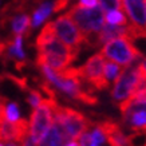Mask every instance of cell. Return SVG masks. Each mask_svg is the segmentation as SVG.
Here are the masks:
<instances>
[{"instance_id": "27", "label": "cell", "mask_w": 146, "mask_h": 146, "mask_svg": "<svg viewBox=\"0 0 146 146\" xmlns=\"http://www.w3.org/2000/svg\"><path fill=\"white\" fill-rule=\"evenodd\" d=\"M5 146H19L18 142H7V145Z\"/></svg>"}, {"instance_id": "22", "label": "cell", "mask_w": 146, "mask_h": 146, "mask_svg": "<svg viewBox=\"0 0 146 146\" xmlns=\"http://www.w3.org/2000/svg\"><path fill=\"white\" fill-rule=\"evenodd\" d=\"M78 139H79V143H78L79 146H91V137H90L89 130H87V131H84V133L82 134Z\"/></svg>"}, {"instance_id": "25", "label": "cell", "mask_w": 146, "mask_h": 146, "mask_svg": "<svg viewBox=\"0 0 146 146\" xmlns=\"http://www.w3.org/2000/svg\"><path fill=\"white\" fill-rule=\"evenodd\" d=\"M22 146H36V142L32 141V138L30 137V135H27V137L23 139Z\"/></svg>"}, {"instance_id": "16", "label": "cell", "mask_w": 146, "mask_h": 146, "mask_svg": "<svg viewBox=\"0 0 146 146\" xmlns=\"http://www.w3.org/2000/svg\"><path fill=\"white\" fill-rule=\"evenodd\" d=\"M31 26V20L27 15H20L16 16L12 22V30L15 32V35H22L26 31H28V28Z\"/></svg>"}, {"instance_id": "3", "label": "cell", "mask_w": 146, "mask_h": 146, "mask_svg": "<svg viewBox=\"0 0 146 146\" xmlns=\"http://www.w3.org/2000/svg\"><path fill=\"white\" fill-rule=\"evenodd\" d=\"M67 15L84 35L87 44L95 46V36L105 24V13L101 5H97L94 8H83L76 4L68 9Z\"/></svg>"}, {"instance_id": "31", "label": "cell", "mask_w": 146, "mask_h": 146, "mask_svg": "<svg viewBox=\"0 0 146 146\" xmlns=\"http://www.w3.org/2000/svg\"><path fill=\"white\" fill-rule=\"evenodd\" d=\"M145 146H146V142H145Z\"/></svg>"}, {"instance_id": "10", "label": "cell", "mask_w": 146, "mask_h": 146, "mask_svg": "<svg viewBox=\"0 0 146 146\" xmlns=\"http://www.w3.org/2000/svg\"><path fill=\"white\" fill-rule=\"evenodd\" d=\"M79 72L83 82H87L95 90H103L109 86V82L105 76V58L101 52L94 54L87 59L82 67H79Z\"/></svg>"}, {"instance_id": "30", "label": "cell", "mask_w": 146, "mask_h": 146, "mask_svg": "<svg viewBox=\"0 0 146 146\" xmlns=\"http://www.w3.org/2000/svg\"><path fill=\"white\" fill-rule=\"evenodd\" d=\"M94 146H101V145H94Z\"/></svg>"}, {"instance_id": "18", "label": "cell", "mask_w": 146, "mask_h": 146, "mask_svg": "<svg viewBox=\"0 0 146 146\" xmlns=\"http://www.w3.org/2000/svg\"><path fill=\"white\" fill-rule=\"evenodd\" d=\"M121 71H122V68H121L119 64H117V63L114 62H109L105 63V76H106V80L110 83V82H113L114 83V80L119 76Z\"/></svg>"}, {"instance_id": "19", "label": "cell", "mask_w": 146, "mask_h": 146, "mask_svg": "<svg viewBox=\"0 0 146 146\" xmlns=\"http://www.w3.org/2000/svg\"><path fill=\"white\" fill-rule=\"evenodd\" d=\"M90 137H91V146L101 145V143H103V142L106 141V138H105L103 133L101 131V129L98 127V126H95V127L90 131Z\"/></svg>"}, {"instance_id": "24", "label": "cell", "mask_w": 146, "mask_h": 146, "mask_svg": "<svg viewBox=\"0 0 146 146\" xmlns=\"http://www.w3.org/2000/svg\"><path fill=\"white\" fill-rule=\"evenodd\" d=\"M78 5L83 8H94L98 5V0H79Z\"/></svg>"}, {"instance_id": "4", "label": "cell", "mask_w": 146, "mask_h": 146, "mask_svg": "<svg viewBox=\"0 0 146 146\" xmlns=\"http://www.w3.org/2000/svg\"><path fill=\"white\" fill-rule=\"evenodd\" d=\"M101 54L110 62L123 67L131 66L137 59L141 58V52L134 46L133 39H130L129 36H118L106 42Z\"/></svg>"}, {"instance_id": "28", "label": "cell", "mask_w": 146, "mask_h": 146, "mask_svg": "<svg viewBox=\"0 0 146 146\" xmlns=\"http://www.w3.org/2000/svg\"><path fill=\"white\" fill-rule=\"evenodd\" d=\"M66 146H79V145H78V143H76L75 141H71V142H68V143H67Z\"/></svg>"}, {"instance_id": "9", "label": "cell", "mask_w": 146, "mask_h": 146, "mask_svg": "<svg viewBox=\"0 0 146 146\" xmlns=\"http://www.w3.org/2000/svg\"><path fill=\"white\" fill-rule=\"evenodd\" d=\"M139 78H141V70H139L138 64L125 67L123 70L121 71L119 76L114 80V86L111 90L113 101L121 105L122 102L129 99L133 95Z\"/></svg>"}, {"instance_id": "17", "label": "cell", "mask_w": 146, "mask_h": 146, "mask_svg": "<svg viewBox=\"0 0 146 146\" xmlns=\"http://www.w3.org/2000/svg\"><path fill=\"white\" fill-rule=\"evenodd\" d=\"M106 22L111 26H126L129 24L127 19L123 15L121 9H115V11H109L106 15Z\"/></svg>"}, {"instance_id": "14", "label": "cell", "mask_w": 146, "mask_h": 146, "mask_svg": "<svg viewBox=\"0 0 146 146\" xmlns=\"http://www.w3.org/2000/svg\"><path fill=\"white\" fill-rule=\"evenodd\" d=\"M68 141H70V138L67 137L62 126L54 121L52 125L47 130V133L43 135V138L38 143L39 146H66Z\"/></svg>"}, {"instance_id": "2", "label": "cell", "mask_w": 146, "mask_h": 146, "mask_svg": "<svg viewBox=\"0 0 146 146\" xmlns=\"http://www.w3.org/2000/svg\"><path fill=\"white\" fill-rule=\"evenodd\" d=\"M42 68L43 75L47 78L50 83L54 87L59 89L62 93L67 94V97L78 99V101L87 103V105H95L98 102L97 97L93 93H89L87 90H83V80L80 76L79 67L75 68H66L63 71H54L46 64L39 66Z\"/></svg>"}, {"instance_id": "7", "label": "cell", "mask_w": 146, "mask_h": 146, "mask_svg": "<svg viewBox=\"0 0 146 146\" xmlns=\"http://www.w3.org/2000/svg\"><path fill=\"white\" fill-rule=\"evenodd\" d=\"M56 102L55 99H43L39 106L34 109L31 114V121H30V126H28V135L32 138L34 142H38L43 138L50 126L54 122V105Z\"/></svg>"}, {"instance_id": "8", "label": "cell", "mask_w": 146, "mask_h": 146, "mask_svg": "<svg viewBox=\"0 0 146 146\" xmlns=\"http://www.w3.org/2000/svg\"><path fill=\"white\" fill-rule=\"evenodd\" d=\"M51 27H52L54 35L70 48L75 50L76 52H79L82 44H87L84 35L67 13L58 18L55 22H51Z\"/></svg>"}, {"instance_id": "6", "label": "cell", "mask_w": 146, "mask_h": 146, "mask_svg": "<svg viewBox=\"0 0 146 146\" xmlns=\"http://www.w3.org/2000/svg\"><path fill=\"white\" fill-rule=\"evenodd\" d=\"M54 121L62 126L67 137L71 139H78V138L87 131L90 127V121L84 117L82 113L74 110L71 107L59 106L58 103L54 105Z\"/></svg>"}, {"instance_id": "5", "label": "cell", "mask_w": 146, "mask_h": 146, "mask_svg": "<svg viewBox=\"0 0 146 146\" xmlns=\"http://www.w3.org/2000/svg\"><path fill=\"white\" fill-rule=\"evenodd\" d=\"M122 122L130 137H137L146 133V99L129 98L119 105Z\"/></svg>"}, {"instance_id": "29", "label": "cell", "mask_w": 146, "mask_h": 146, "mask_svg": "<svg viewBox=\"0 0 146 146\" xmlns=\"http://www.w3.org/2000/svg\"><path fill=\"white\" fill-rule=\"evenodd\" d=\"M0 146H4V145H3V143H1V142H0Z\"/></svg>"}, {"instance_id": "21", "label": "cell", "mask_w": 146, "mask_h": 146, "mask_svg": "<svg viewBox=\"0 0 146 146\" xmlns=\"http://www.w3.org/2000/svg\"><path fill=\"white\" fill-rule=\"evenodd\" d=\"M43 99H44V98L42 97V94L38 93V91H35V90H30V91H28L27 101H28V103H30V105H31L34 109H35L36 106H39Z\"/></svg>"}, {"instance_id": "23", "label": "cell", "mask_w": 146, "mask_h": 146, "mask_svg": "<svg viewBox=\"0 0 146 146\" xmlns=\"http://www.w3.org/2000/svg\"><path fill=\"white\" fill-rule=\"evenodd\" d=\"M68 0H56L55 3H52V12H59L62 9H66Z\"/></svg>"}, {"instance_id": "12", "label": "cell", "mask_w": 146, "mask_h": 146, "mask_svg": "<svg viewBox=\"0 0 146 146\" xmlns=\"http://www.w3.org/2000/svg\"><path fill=\"white\" fill-rule=\"evenodd\" d=\"M28 135V123L26 119H20L16 122L0 118V141L4 142H20Z\"/></svg>"}, {"instance_id": "26", "label": "cell", "mask_w": 146, "mask_h": 146, "mask_svg": "<svg viewBox=\"0 0 146 146\" xmlns=\"http://www.w3.org/2000/svg\"><path fill=\"white\" fill-rule=\"evenodd\" d=\"M138 66H139V70L142 71V74L146 76V59H143L141 63H138Z\"/></svg>"}, {"instance_id": "15", "label": "cell", "mask_w": 146, "mask_h": 146, "mask_svg": "<svg viewBox=\"0 0 146 146\" xmlns=\"http://www.w3.org/2000/svg\"><path fill=\"white\" fill-rule=\"evenodd\" d=\"M52 12V3L51 1H46L36 9L31 19V27H39L46 19L50 16V13Z\"/></svg>"}, {"instance_id": "13", "label": "cell", "mask_w": 146, "mask_h": 146, "mask_svg": "<svg viewBox=\"0 0 146 146\" xmlns=\"http://www.w3.org/2000/svg\"><path fill=\"white\" fill-rule=\"evenodd\" d=\"M97 126L101 129V131L106 138V142L110 146H133L131 143L133 138L130 135H126L118 123L113 121H105L102 123H98Z\"/></svg>"}, {"instance_id": "11", "label": "cell", "mask_w": 146, "mask_h": 146, "mask_svg": "<svg viewBox=\"0 0 146 146\" xmlns=\"http://www.w3.org/2000/svg\"><path fill=\"white\" fill-rule=\"evenodd\" d=\"M121 5L129 16L134 39L146 38V0H121Z\"/></svg>"}, {"instance_id": "1", "label": "cell", "mask_w": 146, "mask_h": 146, "mask_svg": "<svg viewBox=\"0 0 146 146\" xmlns=\"http://www.w3.org/2000/svg\"><path fill=\"white\" fill-rule=\"evenodd\" d=\"M38 66L46 64L54 71H63L78 56L75 50L70 48L54 35L51 23H47L36 38Z\"/></svg>"}, {"instance_id": "20", "label": "cell", "mask_w": 146, "mask_h": 146, "mask_svg": "<svg viewBox=\"0 0 146 146\" xmlns=\"http://www.w3.org/2000/svg\"><path fill=\"white\" fill-rule=\"evenodd\" d=\"M103 11H115L121 8V0H98Z\"/></svg>"}]
</instances>
